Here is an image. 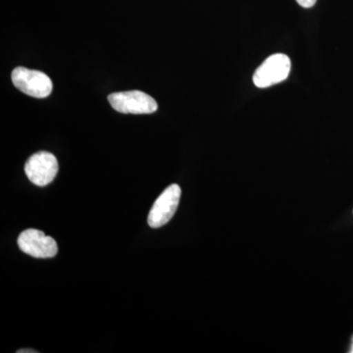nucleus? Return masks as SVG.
<instances>
[{"label":"nucleus","mask_w":353,"mask_h":353,"mask_svg":"<svg viewBox=\"0 0 353 353\" xmlns=\"http://www.w3.org/2000/svg\"><path fill=\"white\" fill-rule=\"evenodd\" d=\"M13 85L18 90L36 99H44L52 92L50 77L41 71L17 67L11 74Z\"/></svg>","instance_id":"f257e3e1"},{"label":"nucleus","mask_w":353,"mask_h":353,"mask_svg":"<svg viewBox=\"0 0 353 353\" xmlns=\"http://www.w3.org/2000/svg\"><path fill=\"white\" fill-rule=\"evenodd\" d=\"M290 57L283 53H276L267 58L253 75V83L257 88H265L282 83L290 75Z\"/></svg>","instance_id":"f03ea898"},{"label":"nucleus","mask_w":353,"mask_h":353,"mask_svg":"<svg viewBox=\"0 0 353 353\" xmlns=\"http://www.w3.org/2000/svg\"><path fill=\"white\" fill-rule=\"evenodd\" d=\"M108 101L116 111L124 114H152L158 108L155 99L141 90L111 94Z\"/></svg>","instance_id":"7ed1b4c3"},{"label":"nucleus","mask_w":353,"mask_h":353,"mask_svg":"<svg viewBox=\"0 0 353 353\" xmlns=\"http://www.w3.org/2000/svg\"><path fill=\"white\" fill-rule=\"evenodd\" d=\"M58 169L57 157L48 152L34 153L25 164L28 179L39 187H44L52 182L57 175Z\"/></svg>","instance_id":"20e7f679"},{"label":"nucleus","mask_w":353,"mask_h":353,"mask_svg":"<svg viewBox=\"0 0 353 353\" xmlns=\"http://www.w3.org/2000/svg\"><path fill=\"white\" fill-rule=\"evenodd\" d=\"M181 192V188L173 183L160 194L148 214L150 227L157 229L164 226L173 218L180 203Z\"/></svg>","instance_id":"39448f33"},{"label":"nucleus","mask_w":353,"mask_h":353,"mask_svg":"<svg viewBox=\"0 0 353 353\" xmlns=\"http://www.w3.org/2000/svg\"><path fill=\"white\" fill-rule=\"evenodd\" d=\"M18 245L26 254L36 259H51L58 252V245L54 239L36 229L22 232L18 238Z\"/></svg>","instance_id":"423d86ee"},{"label":"nucleus","mask_w":353,"mask_h":353,"mask_svg":"<svg viewBox=\"0 0 353 353\" xmlns=\"http://www.w3.org/2000/svg\"><path fill=\"white\" fill-rule=\"evenodd\" d=\"M316 1L317 0H296L297 3L303 8H311L315 6Z\"/></svg>","instance_id":"0eeeda50"},{"label":"nucleus","mask_w":353,"mask_h":353,"mask_svg":"<svg viewBox=\"0 0 353 353\" xmlns=\"http://www.w3.org/2000/svg\"><path fill=\"white\" fill-rule=\"evenodd\" d=\"M37 350H18L17 353H37Z\"/></svg>","instance_id":"6e6552de"},{"label":"nucleus","mask_w":353,"mask_h":353,"mask_svg":"<svg viewBox=\"0 0 353 353\" xmlns=\"http://www.w3.org/2000/svg\"><path fill=\"white\" fill-rule=\"evenodd\" d=\"M352 352L353 353V345H352Z\"/></svg>","instance_id":"1a4fd4ad"}]
</instances>
